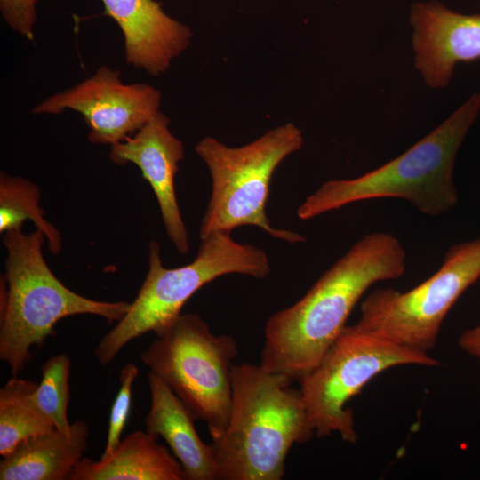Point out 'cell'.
Returning a JSON list of instances; mask_svg holds the SVG:
<instances>
[{
    "mask_svg": "<svg viewBox=\"0 0 480 480\" xmlns=\"http://www.w3.org/2000/svg\"><path fill=\"white\" fill-rule=\"evenodd\" d=\"M37 383L12 376L0 389V455L12 452L22 442L55 429L31 403Z\"/></svg>",
    "mask_w": 480,
    "mask_h": 480,
    "instance_id": "obj_17",
    "label": "cell"
},
{
    "mask_svg": "<svg viewBox=\"0 0 480 480\" xmlns=\"http://www.w3.org/2000/svg\"><path fill=\"white\" fill-rule=\"evenodd\" d=\"M161 100L156 87L124 84L119 70L100 66L83 82L38 103L32 113L78 112L89 129L91 142L113 146L135 134L160 112Z\"/></svg>",
    "mask_w": 480,
    "mask_h": 480,
    "instance_id": "obj_10",
    "label": "cell"
},
{
    "mask_svg": "<svg viewBox=\"0 0 480 480\" xmlns=\"http://www.w3.org/2000/svg\"><path fill=\"white\" fill-rule=\"evenodd\" d=\"M406 253L387 232L364 235L293 305L266 322L260 364L300 381L347 326L353 308L374 284L401 277Z\"/></svg>",
    "mask_w": 480,
    "mask_h": 480,
    "instance_id": "obj_1",
    "label": "cell"
},
{
    "mask_svg": "<svg viewBox=\"0 0 480 480\" xmlns=\"http://www.w3.org/2000/svg\"><path fill=\"white\" fill-rule=\"evenodd\" d=\"M42 231L4 233L5 273L0 288V359L18 376L32 360V346L41 347L56 323L91 314L118 322L130 308L126 301H102L70 290L52 272L43 254Z\"/></svg>",
    "mask_w": 480,
    "mask_h": 480,
    "instance_id": "obj_4",
    "label": "cell"
},
{
    "mask_svg": "<svg viewBox=\"0 0 480 480\" xmlns=\"http://www.w3.org/2000/svg\"><path fill=\"white\" fill-rule=\"evenodd\" d=\"M480 111V92L472 94L440 125L404 153L354 179L323 183L298 208L301 220L353 203L400 198L419 212L439 216L458 201L452 172L458 149Z\"/></svg>",
    "mask_w": 480,
    "mask_h": 480,
    "instance_id": "obj_3",
    "label": "cell"
},
{
    "mask_svg": "<svg viewBox=\"0 0 480 480\" xmlns=\"http://www.w3.org/2000/svg\"><path fill=\"white\" fill-rule=\"evenodd\" d=\"M70 365V359L65 354L50 357L43 364L41 381L29 396L32 404L56 429L68 434L71 432L68 420Z\"/></svg>",
    "mask_w": 480,
    "mask_h": 480,
    "instance_id": "obj_19",
    "label": "cell"
},
{
    "mask_svg": "<svg viewBox=\"0 0 480 480\" xmlns=\"http://www.w3.org/2000/svg\"><path fill=\"white\" fill-rule=\"evenodd\" d=\"M290 377L260 364H233L232 400L227 428L210 433L218 480H280L295 444L315 429L300 389Z\"/></svg>",
    "mask_w": 480,
    "mask_h": 480,
    "instance_id": "obj_2",
    "label": "cell"
},
{
    "mask_svg": "<svg viewBox=\"0 0 480 480\" xmlns=\"http://www.w3.org/2000/svg\"><path fill=\"white\" fill-rule=\"evenodd\" d=\"M89 427L78 420L71 432L54 429L31 437L0 461L1 480H64L87 449Z\"/></svg>",
    "mask_w": 480,
    "mask_h": 480,
    "instance_id": "obj_16",
    "label": "cell"
},
{
    "mask_svg": "<svg viewBox=\"0 0 480 480\" xmlns=\"http://www.w3.org/2000/svg\"><path fill=\"white\" fill-rule=\"evenodd\" d=\"M182 466L157 443V436L142 430L129 434L114 452L94 461L82 458L68 480H185Z\"/></svg>",
    "mask_w": 480,
    "mask_h": 480,
    "instance_id": "obj_15",
    "label": "cell"
},
{
    "mask_svg": "<svg viewBox=\"0 0 480 480\" xmlns=\"http://www.w3.org/2000/svg\"><path fill=\"white\" fill-rule=\"evenodd\" d=\"M37 0H0V12L6 24L29 41L34 40Z\"/></svg>",
    "mask_w": 480,
    "mask_h": 480,
    "instance_id": "obj_21",
    "label": "cell"
},
{
    "mask_svg": "<svg viewBox=\"0 0 480 480\" xmlns=\"http://www.w3.org/2000/svg\"><path fill=\"white\" fill-rule=\"evenodd\" d=\"M139 368L132 363L126 364L120 372V388L111 407L107 442L101 458L111 454L121 442L132 404V390Z\"/></svg>",
    "mask_w": 480,
    "mask_h": 480,
    "instance_id": "obj_20",
    "label": "cell"
},
{
    "mask_svg": "<svg viewBox=\"0 0 480 480\" xmlns=\"http://www.w3.org/2000/svg\"><path fill=\"white\" fill-rule=\"evenodd\" d=\"M480 277V238L460 243L445 253L439 269L414 288H380L360 306L356 328L428 354L450 309Z\"/></svg>",
    "mask_w": 480,
    "mask_h": 480,
    "instance_id": "obj_9",
    "label": "cell"
},
{
    "mask_svg": "<svg viewBox=\"0 0 480 480\" xmlns=\"http://www.w3.org/2000/svg\"><path fill=\"white\" fill-rule=\"evenodd\" d=\"M148 381L151 403L145 418L146 431L165 440L187 480H218L212 444L199 437L192 413L159 377L149 372Z\"/></svg>",
    "mask_w": 480,
    "mask_h": 480,
    "instance_id": "obj_14",
    "label": "cell"
},
{
    "mask_svg": "<svg viewBox=\"0 0 480 480\" xmlns=\"http://www.w3.org/2000/svg\"><path fill=\"white\" fill-rule=\"evenodd\" d=\"M410 21L415 68L429 87H445L457 63L480 59V15L461 14L431 1L414 4Z\"/></svg>",
    "mask_w": 480,
    "mask_h": 480,
    "instance_id": "obj_12",
    "label": "cell"
},
{
    "mask_svg": "<svg viewBox=\"0 0 480 480\" xmlns=\"http://www.w3.org/2000/svg\"><path fill=\"white\" fill-rule=\"evenodd\" d=\"M124 36L127 64L160 76L190 44L188 26L168 15L156 0H101Z\"/></svg>",
    "mask_w": 480,
    "mask_h": 480,
    "instance_id": "obj_13",
    "label": "cell"
},
{
    "mask_svg": "<svg viewBox=\"0 0 480 480\" xmlns=\"http://www.w3.org/2000/svg\"><path fill=\"white\" fill-rule=\"evenodd\" d=\"M458 343L463 351L480 362V324L463 332Z\"/></svg>",
    "mask_w": 480,
    "mask_h": 480,
    "instance_id": "obj_22",
    "label": "cell"
},
{
    "mask_svg": "<svg viewBox=\"0 0 480 480\" xmlns=\"http://www.w3.org/2000/svg\"><path fill=\"white\" fill-rule=\"evenodd\" d=\"M436 366L439 362L386 339L347 325L319 364L300 383L302 399L315 433H332L355 444L358 435L348 402L379 373L399 365Z\"/></svg>",
    "mask_w": 480,
    "mask_h": 480,
    "instance_id": "obj_8",
    "label": "cell"
},
{
    "mask_svg": "<svg viewBox=\"0 0 480 480\" xmlns=\"http://www.w3.org/2000/svg\"><path fill=\"white\" fill-rule=\"evenodd\" d=\"M304 139L300 128L287 123L273 128L257 140L230 148L213 137H204L195 150L212 178V193L200 225V239L213 232H231L254 226L291 244L306 238L295 232L274 228L266 214L269 185L276 167L300 150Z\"/></svg>",
    "mask_w": 480,
    "mask_h": 480,
    "instance_id": "obj_6",
    "label": "cell"
},
{
    "mask_svg": "<svg viewBox=\"0 0 480 480\" xmlns=\"http://www.w3.org/2000/svg\"><path fill=\"white\" fill-rule=\"evenodd\" d=\"M41 191L33 182L20 176L0 174V231L20 229L26 220H31L43 232L49 251L59 254L62 238L57 228L44 218L39 204Z\"/></svg>",
    "mask_w": 480,
    "mask_h": 480,
    "instance_id": "obj_18",
    "label": "cell"
},
{
    "mask_svg": "<svg viewBox=\"0 0 480 480\" xmlns=\"http://www.w3.org/2000/svg\"><path fill=\"white\" fill-rule=\"evenodd\" d=\"M161 111L135 134L110 146L109 158L119 165L135 164L150 185L159 205L166 234L182 255L189 249L188 231L178 205L175 176L184 158V145L170 130Z\"/></svg>",
    "mask_w": 480,
    "mask_h": 480,
    "instance_id": "obj_11",
    "label": "cell"
},
{
    "mask_svg": "<svg viewBox=\"0 0 480 480\" xmlns=\"http://www.w3.org/2000/svg\"><path fill=\"white\" fill-rule=\"evenodd\" d=\"M201 241L195 260L175 268L163 266L160 245L150 241L148 270L137 297L95 348L101 365L111 363L132 340L149 332L162 335L181 315L192 295L215 278L236 273L263 279L270 273L264 250L236 242L230 232H213Z\"/></svg>",
    "mask_w": 480,
    "mask_h": 480,
    "instance_id": "obj_5",
    "label": "cell"
},
{
    "mask_svg": "<svg viewBox=\"0 0 480 480\" xmlns=\"http://www.w3.org/2000/svg\"><path fill=\"white\" fill-rule=\"evenodd\" d=\"M236 340L215 335L196 313L181 314L141 353L150 372L163 380L209 433L224 430L231 409Z\"/></svg>",
    "mask_w": 480,
    "mask_h": 480,
    "instance_id": "obj_7",
    "label": "cell"
}]
</instances>
